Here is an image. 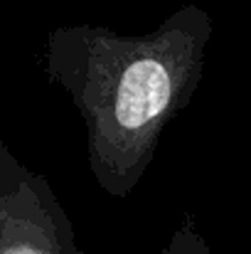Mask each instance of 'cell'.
Instances as JSON below:
<instances>
[{"label": "cell", "instance_id": "cell-1", "mask_svg": "<svg viewBox=\"0 0 251 254\" xmlns=\"http://www.w3.org/2000/svg\"><path fill=\"white\" fill-rule=\"evenodd\" d=\"M212 30V15L190 2L146 35L103 25H62L47 35L45 74L82 114L89 170L111 197L138 188L160 136L192 101Z\"/></svg>", "mask_w": 251, "mask_h": 254}, {"label": "cell", "instance_id": "cell-2", "mask_svg": "<svg viewBox=\"0 0 251 254\" xmlns=\"http://www.w3.org/2000/svg\"><path fill=\"white\" fill-rule=\"evenodd\" d=\"M0 254H84L74 225L42 173L0 141Z\"/></svg>", "mask_w": 251, "mask_h": 254}, {"label": "cell", "instance_id": "cell-3", "mask_svg": "<svg viewBox=\"0 0 251 254\" xmlns=\"http://www.w3.org/2000/svg\"><path fill=\"white\" fill-rule=\"evenodd\" d=\"M160 254H212L204 235L200 232L192 215H185L180 227L172 232L170 242L160 250Z\"/></svg>", "mask_w": 251, "mask_h": 254}]
</instances>
